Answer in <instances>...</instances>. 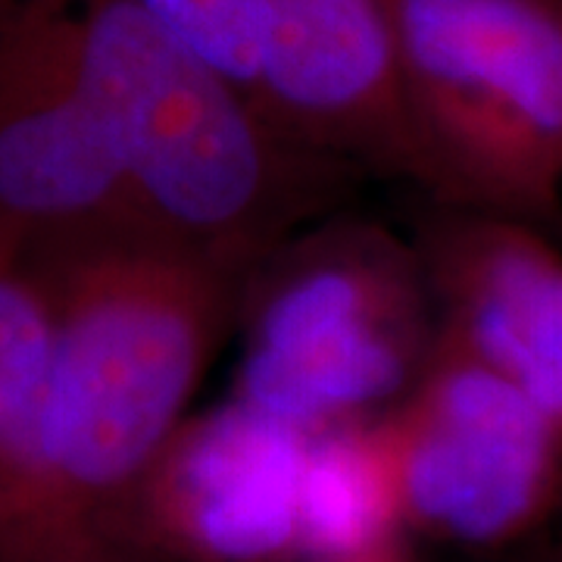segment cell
I'll return each mask as SVG.
<instances>
[{"mask_svg":"<svg viewBox=\"0 0 562 562\" xmlns=\"http://www.w3.org/2000/svg\"><path fill=\"white\" fill-rule=\"evenodd\" d=\"M50 303L44 447L57 562H147L132 513L235 331L244 276L154 228H106L25 257Z\"/></svg>","mask_w":562,"mask_h":562,"instance_id":"1","label":"cell"},{"mask_svg":"<svg viewBox=\"0 0 562 562\" xmlns=\"http://www.w3.org/2000/svg\"><path fill=\"white\" fill-rule=\"evenodd\" d=\"M50 13L122 179L162 238L247 279L338 213L360 172L284 135L135 0H50Z\"/></svg>","mask_w":562,"mask_h":562,"instance_id":"2","label":"cell"},{"mask_svg":"<svg viewBox=\"0 0 562 562\" xmlns=\"http://www.w3.org/2000/svg\"><path fill=\"white\" fill-rule=\"evenodd\" d=\"M235 401L306 431L387 413L438 341L413 238L322 216L244 279L235 313Z\"/></svg>","mask_w":562,"mask_h":562,"instance_id":"3","label":"cell"},{"mask_svg":"<svg viewBox=\"0 0 562 562\" xmlns=\"http://www.w3.org/2000/svg\"><path fill=\"white\" fill-rule=\"evenodd\" d=\"M431 203L562 210V0H387Z\"/></svg>","mask_w":562,"mask_h":562,"instance_id":"4","label":"cell"},{"mask_svg":"<svg viewBox=\"0 0 562 562\" xmlns=\"http://www.w3.org/2000/svg\"><path fill=\"white\" fill-rule=\"evenodd\" d=\"M387 422L406 528L469 550L550 528L562 503V422L519 384L438 338Z\"/></svg>","mask_w":562,"mask_h":562,"instance_id":"5","label":"cell"},{"mask_svg":"<svg viewBox=\"0 0 562 562\" xmlns=\"http://www.w3.org/2000/svg\"><path fill=\"white\" fill-rule=\"evenodd\" d=\"M106 228L154 225L72 76L50 0H0V260Z\"/></svg>","mask_w":562,"mask_h":562,"instance_id":"6","label":"cell"},{"mask_svg":"<svg viewBox=\"0 0 562 562\" xmlns=\"http://www.w3.org/2000/svg\"><path fill=\"white\" fill-rule=\"evenodd\" d=\"M257 103L322 157L435 194L387 0H262Z\"/></svg>","mask_w":562,"mask_h":562,"instance_id":"7","label":"cell"},{"mask_svg":"<svg viewBox=\"0 0 562 562\" xmlns=\"http://www.w3.org/2000/svg\"><path fill=\"white\" fill-rule=\"evenodd\" d=\"M306 428L241 401L188 413L140 484L132 538L147 562H306Z\"/></svg>","mask_w":562,"mask_h":562,"instance_id":"8","label":"cell"},{"mask_svg":"<svg viewBox=\"0 0 562 562\" xmlns=\"http://www.w3.org/2000/svg\"><path fill=\"white\" fill-rule=\"evenodd\" d=\"M413 241L438 338L562 422V241L541 222L431 203Z\"/></svg>","mask_w":562,"mask_h":562,"instance_id":"9","label":"cell"},{"mask_svg":"<svg viewBox=\"0 0 562 562\" xmlns=\"http://www.w3.org/2000/svg\"><path fill=\"white\" fill-rule=\"evenodd\" d=\"M50 303L22 260H0V562H57L44 447Z\"/></svg>","mask_w":562,"mask_h":562,"instance_id":"10","label":"cell"},{"mask_svg":"<svg viewBox=\"0 0 562 562\" xmlns=\"http://www.w3.org/2000/svg\"><path fill=\"white\" fill-rule=\"evenodd\" d=\"M301 522L306 562H338L401 541V462L387 413L310 435Z\"/></svg>","mask_w":562,"mask_h":562,"instance_id":"11","label":"cell"},{"mask_svg":"<svg viewBox=\"0 0 562 562\" xmlns=\"http://www.w3.org/2000/svg\"><path fill=\"white\" fill-rule=\"evenodd\" d=\"M257 103L262 0H135ZM260 106V103H257Z\"/></svg>","mask_w":562,"mask_h":562,"instance_id":"12","label":"cell"},{"mask_svg":"<svg viewBox=\"0 0 562 562\" xmlns=\"http://www.w3.org/2000/svg\"><path fill=\"white\" fill-rule=\"evenodd\" d=\"M338 562H409V560H406V553H403V543L391 541V543H382V547H375V550H366V553H357V557H347V560H338Z\"/></svg>","mask_w":562,"mask_h":562,"instance_id":"13","label":"cell"},{"mask_svg":"<svg viewBox=\"0 0 562 562\" xmlns=\"http://www.w3.org/2000/svg\"><path fill=\"white\" fill-rule=\"evenodd\" d=\"M543 535L550 538V547H547V562H562V503H560V509H557V516H553V522H550V528H547Z\"/></svg>","mask_w":562,"mask_h":562,"instance_id":"14","label":"cell"},{"mask_svg":"<svg viewBox=\"0 0 562 562\" xmlns=\"http://www.w3.org/2000/svg\"><path fill=\"white\" fill-rule=\"evenodd\" d=\"M547 228H550V232H553V235H557V238H560V241H562V210H560V213H557V220L550 222Z\"/></svg>","mask_w":562,"mask_h":562,"instance_id":"15","label":"cell"}]
</instances>
